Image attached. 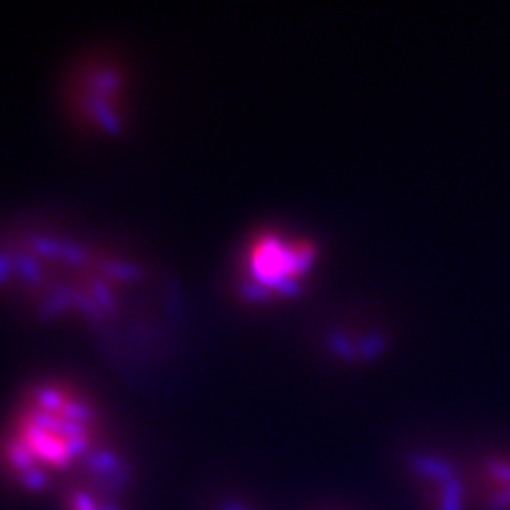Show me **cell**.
<instances>
[{
    "mask_svg": "<svg viewBox=\"0 0 510 510\" xmlns=\"http://www.w3.org/2000/svg\"><path fill=\"white\" fill-rule=\"evenodd\" d=\"M0 304L81 332L121 366L149 363L178 317L168 274L147 255L51 217L0 223Z\"/></svg>",
    "mask_w": 510,
    "mask_h": 510,
    "instance_id": "cell-1",
    "label": "cell"
},
{
    "mask_svg": "<svg viewBox=\"0 0 510 510\" xmlns=\"http://www.w3.org/2000/svg\"><path fill=\"white\" fill-rule=\"evenodd\" d=\"M105 444V414L89 389L64 374L36 376L6 413L0 468L19 487L41 491L75 478Z\"/></svg>",
    "mask_w": 510,
    "mask_h": 510,
    "instance_id": "cell-2",
    "label": "cell"
},
{
    "mask_svg": "<svg viewBox=\"0 0 510 510\" xmlns=\"http://www.w3.org/2000/svg\"><path fill=\"white\" fill-rule=\"evenodd\" d=\"M321 258L315 239L290 226H261L240 240L230 287L247 309H272L300 296Z\"/></svg>",
    "mask_w": 510,
    "mask_h": 510,
    "instance_id": "cell-3",
    "label": "cell"
},
{
    "mask_svg": "<svg viewBox=\"0 0 510 510\" xmlns=\"http://www.w3.org/2000/svg\"><path fill=\"white\" fill-rule=\"evenodd\" d=\"M68 117L89 137L115 138L130 121V79L119 57L86 56L68 75Z\"/></svg>",
    "mask_w": 510,
    "mask_h": 510,
    "instance_id": "cell-4",
    "label": "cell"
}]
</instances>
